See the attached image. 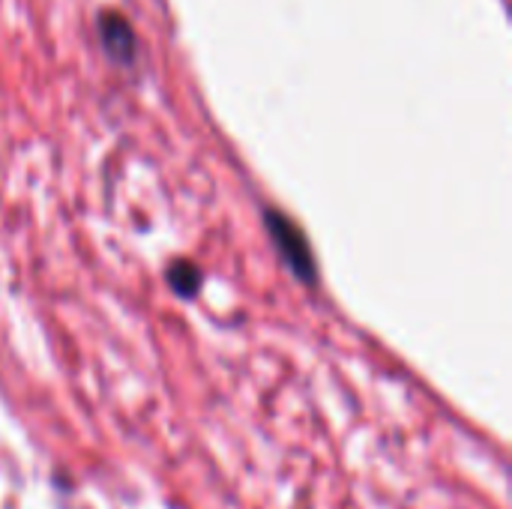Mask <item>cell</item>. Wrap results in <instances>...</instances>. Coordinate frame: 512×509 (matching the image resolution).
Returning <instances> with one entry per match:
<instances>
[{"instance_id": "1", "label": "cell", "mask_w": 512, "mask_h": 509, "mask_svg": "<svg viewBox=\"0 0 512 509\" xmlns=\"http://www.w3.org/2000/svg\"><path fill=\"white\" fill-rule=\"evenodd\" d=\"M264 225H267L273 243L279 246L282 258L294 270V276L312 285L315 282V258H312V249H309L303 231L285 213H279V210H267L264 213Z\"/></svg>"}, {"instance_id": "2", "label": "cell", "mask_w": 512, "mask_h": 509, "mask_svg": "<svg viewBox=\"0 0 512 509\" xmlns=\"http://www.w3.org/2000/svg\"><path fill=\"white\" fill-rule=\"evenodd\" d=\"M99 36H102L105 51L114 60H120V63H129L132 60V54H135V36H132L129 21L120 12H102L99 15Z\"/></svg>"}, {"instance_id": "3", "label": "cell", "mask_w": 512, "mask_h": 509, "mask_svg": "<svg viewBox=\"0 0 512 509\" xmlns=\"http://www.w3.org/2000/svg\"><path fill=\"white\" fill-rule=\"evenodd\" d=\"M168 282H171V288H174L180 297H195V291H198V285H201V273H198L189 261H177V264H171V270H168Z\"/></svg>"}]
</instances>
